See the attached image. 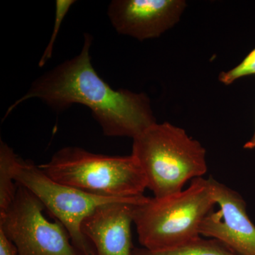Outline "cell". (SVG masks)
I'll list each match as a JSON object with an SVG mask.
<instances>
[{
    "mask_svg": "<svg viewBox=\"0 0 255 255\" xmlns=\"http://www.w3.org/2000/svg\"><path fill=\"white\" fill-rule=\"evenodd\" d=\"M19 156L2 140H0V216L4 214L14 201L18 184L15 182Z\"/></svg>",
    "mask_w": 255,
    "mask_h": 255,
    "instance_id": "obj_10",
    "label": "cell"
},
{
    "mask_svg": "<svg viewBox=\"0 0 255 255\" xmlns=\"http://www.w3.org/2000/svg\"><path fill=\"white\" fill-rule=\"evenodd\" d=\"M132 255H238L217 240L201 237L174 249L150 251L145 248H133Z\"/></svg>",
    "mask_w": 255,
    "mask_h": 255,
    "instance_id": "obj_11",
    "label": "cell"
},
{
    "mask_svg": "<svg viewBox=\"0 0 255 255\" xmlns=\"http://www.w3.org/2000/svg\"><path fill=\"white\" fill-rule=\"evenodd\" d=\"M216 205L211 179H193L185 190L135 205L133 223L139 243L150 251L174 249L201 237L203 221Z\"/></svg>",
    "mask_w": 255,
    "mask_h": 255,
    "instance_id": "obj_3",
    "label": "cell"
},
{
    "mask_svg": "<svg viewBox=\"0 0 255 255\" xmlns=\"http://www.w3.org/2000/svg\"><path fill=\"white\" fill-rule=\"evenodd\" d=\"M243 147H244L245 149H249V150L255 148V130L253 136L251 137L249 141L247 142L245 144Z\"/></svg>",
    "mask_w": 255,
    "mask_h": 255,
    "instance_id": "obj_15",
    "label": "cell"
},
{
    "mask_svg": "<svg viewBox=\"0 0 255 255\" xmlns=\"http://www.w3.org/2000/svg\"><path fill=\"white\" fill-rule=\"evenodd\" d=\"M187 6L184 0H113L108 16L119 33L144 41L174 27Z\"/></svg>",
    "mask_w": 255,
    "mask_h": 255,
    "instance_id": "obj_8",
    "label": "cell"
},
{
    "mask_svg": "<svg viewBox=\"0 0 255 255\" xmlns=\"http://www.w3.org/2000/svg\"><path fill=\"white\" fill-rule=\"evenodd\" d=\"M15 182L38 198L55 220L66 228L74 247L82 255H95V249L82 233V224L99 206L110 203L137 200L143 196L127 199L105 198L87 194L52 180L31 161L19 157Z\"/></svg>",
    "mask_w": 255,
    "mask_h": 255,
    "instance_id": "obj_5",
    "label": "cell"
},
{
    "mask_svg": "<svg viewBox=\"0 0 255 255\" xmlns=\"http://www.w3.org/2000/svg\"><path fill=\"white\" fill-rule=\"evenodd\" d=\"M132 140L131 155L157 199L180 192L188 181L207 172L205 148L184 129L168 122L154 124Z\"/></svg>",
    "mask_w": 255,
    "mask_h": 255,
    "instance_id": "obj_2",
    "label": "cell"
},
{
    "mask_svg": "<svg viewBox=\"0 0 255 255\" xmlns=\"http://www.w3.org/2000/svg\"><path fill=\"white\" fill-rule=\"evenodd\" d=\"M213 195L220 209L203 221L201 236L217 240L238 255H255V226L241 194L210 177Z\"/></svg>",
    "mask_w": 255,
    "mask_h": 255,
    "instance_id": "obj_7",
    "label": "cell"
},
{
    "mask_svg": "<svg viewBox=\"0 0 255 255\" xmlns=\"http://www.w3.org/2000/svg\"><path fill=\"white\" fill-rule=\"evenodd\" d=\"M92 37L85 35L80 53L43 74L12 105L5 118L25 101L37 98L56 112L75 104L88 107L106 136L133 139L157 123L145 93L114 90L94 68L90 57Z\"/></svg>",
    "mask_w": 255,
    "mask_h": 255,
    "instance_id": "obj_1",
    "label": "cell"
},
{
    "mask_svg": "<svg viewBox=\"0 0 255 255\" xmlns=\"http://www.w3.org/2000/svg\"><path fill=\"white\" fill-rule=\"evenodd\" d=\"M251 75H255V48L237 66L228 71L221 72L219 80L225 85H230L238 79Z\"/></svg>",
    "mask_w": 255,
    "mask_h": 255,
    "instance_id": "obj_13",
    "label": "cell"
},
{
    "mask_svg": "<svg viewBox=\"0 0 255 255\" xmlns=\"http://www.w3.org/2000/svg\"><path fill=\"white\" fill-rule=\"evenodd\" d=\"M43 203L18 185L14 201L0 216V229L14 243L18 255H82L59 221L45 218Z\"/></svg>",
    "mask_w": 255,
    "mask_h": 255,
    "instance_id": "obj_6",
    "label": "cell"
},
{
    "mask_svg": "<svg viewBox=\"0 0 255 255\" xmlns=\"http://www.w3.org/2000/svg\"><path fill=\"white\" fill-rule=\"evenodd\" d=\"M75 1H74V0H57L55 1L54 28H53V33H52L50 41L48 42V46H46V49L43 52L41 59L39 60L38 66H44L45 64L51 58L52 55H53L55 40H56L57 36H58L60 26L63 23L64 18L68 14L70 7L75 4Z\"/></svg>",
    "mask_w": 255,
    "mask_h": 255,
    "instance_id": "obj_12",
    "label": "cell"
},
{
    "mask_svg": "<svg viewBox=\"0 0 255 255\" xmlns=\"http://www.w3.org/2000/svg\"><path fill=\"white\" fill-rule=\"evenodd\" d=\"M38 167L55 182L101 197H137L147 189L145 174L132 155H100L68 146Z\"/></svg>",
    "mask_w": 255,
    "mask_h": 255,
    "instance_id": "obj_4",
    "label": "cell"
},
{
    "mask_svg": "<svg viewBox=\"0 0 255 255\" xmlns=\"http://www.w3.org/2000/svg\"><path fill=\"white\" fill-rule=\"evenodd\" d=\"M147 198L99 206L82 224V233L92 243L95 255H132L133 209Z\"/></svg>",
    "mask_w": 255,
    "mask_h": 255,
    "instance_id": "obj_9",
    "label": "cell"
},
{
    "mask_svg": "<svg viewBox=\"0 0 255 255\" xmlns=\"http://www.w3.org/2000/svg\"><path fill=\"white\" fill-rule=\"evenodd\" d=\"M0 255H18V250L12 241L0 229Z\"/></svg>",
    "mask_w": 255,
    "mask_h": 255,
    "instance_id": "obj_14",
    "label": "cell"
}]
</instances>
